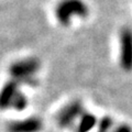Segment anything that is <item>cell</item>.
Listing matches in <instances>:
<instances>
[{"mask_svg": "<svg viewBox=\"0 0 132 132\" xmlns=\"http://www.w3.org/2000/svg\"><path fill=\"white\" fill-rule=\"evenodd\" d=\"M89 13L86 3L81 0H63L59 3L56 8L57 20L62 24H67L72 21L73 16L85 18Z\"/></svg>", "mask_w": 132, "mask_h": 132, "instance_id": "6da1fadb", "label": "cell"}, {"mask_svg": "<svg viewBox=\"0 0 132 132\" xmlns=\"http://www.w3.org/2000/svg\"><path fill=\"white\" fill-rule=\"evenodd\" d=\"M85 111L86 110L84 108V105L80 100L78 99L72 100L67 105H65L57 113V123L61 128H64V129L75 127L77 121L79 120V118Z\"/></svg>", "mask_w": 132, "mask_h": 132, "instance_id": "7a4b0ae2", "label": "cell"}, {"mask_svg": "<svg viewBox=\"0 0 132 132\" xmlns=\"http://www.w3.org/2000/svg\"><path fill=\"white\" fill-rule=\"evenodd\" d=\"M119 61L126 72H132V30L122 29L119 36Z\"/></svg>", "mask_w": 132, "mask_h": 132, "instance_id": "3957f363", "label": "cell"}, {"mask_svg": "<svg viewBox=\"0 0 132 132\" xmlns=\"http://www.w3.org/2000/svg\"><path fill=\"white\" fill-rule=\"evenodd\" d=\"M40 64L35 60L21 61L12 67V75L24 84H35V75L39 72Z\"/></svg>", "mask_w": 132, "mask_h": 132, "instance_id": "277c9868", "label": "cell"}, {"mask_svg": "<svg viewBox=\"0 0 132 132\" xmlns=\"http://www.w3.org/2000/svg\"><path fill=\"white\" fill-rule=\"evenodd\" d=\"M27 105V99L20 93L19 88L13 85H9L0 94V107L2 108L22 109Z\"/></svg>", "mask_w": 132, "mask_h": 132, "instance_id": "5b68a950", "label": "cell"}, {"mask_svg": "<svg viewBox=\"0 0 132 132\" xmlns=\"http://www.w3.org/2000/svg\"><path fill=\"white\" fill-rule=\"evenodd\" d=\"M99 119L92 112L85 111L75 126V132H92L98 126Z\"/></svg>", "mask_w": 132, "mask_h": 132, "instance_id": "8992f818", "label": "cell"}, {"mask_svg": "<svg viewBox=\"0 0 132 132\" xmlns=\"http://www.w3.org/2000/svg\"><path fill=\"white\" fill-rule=\"evenodd\" d=\"M16 123L11 126L12 132H39L42 129V122L38 118H30Z\"/></svg>", "mask_w": 132, "mask_h": 132, "instance_id": "52a82bcc", "label": "cell"}, {"mask_svg": "<svg viewBox=\"0 0 132 132\" xmlns=\"http://www.w3.org/2000/svg\"><path fill=\"white\" fill-rule=\"evenodd\" d=\"M117 123L110 116H105L99 119L98 126H97V132H111V130L116 127Z\"/></svg>", "mask_w": 132, "mask_h": 132, "instance_id": "ba28073f", "label": "cell"}, {"mask_svg": "<svg viewBox=\"0 0 132 132\" xmlns=\"http://www.w3.org/2000/svg\"><path fill=\"white\" fill-rule=\"evenodd\" d=\"M111 132H132V128L127 123H118L111 130Z\"/></svg>", "mask_w": 132, "mask_h": 132, "instance_id": "9c48e42d", "label": "cell"}]
</instances>
